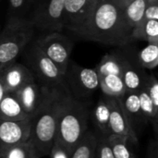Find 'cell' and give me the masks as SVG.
<instances>
[{"mask_svg": "<svg viewBox=\"0 0 158 158\" xmlns=\"http://www.w3.org/2000/svg\"><path fill=\"white\" fill-rule=\"evenodd\" d=\"M131 31L124 6L112 0H94L88 19L74 34L84 40L122 47L132 42Z\"/></svg>", "mask_w": 158, "mask_h": 158, "instance_id": "cell-1", "label": "cell"}, {"mask_svg": "<svg viewBox=\"0 0 158 158\" xmlns=\"http://www.w3.org/2000/svg\"><path fill=\"white\" fill-rule=\"evenodd\" d=\"M42 102L31 117V134L29 143L31 144L37 158L49 156L50 150L56 140L57 120L64 96L68 92L58 89L44 88Z\"/></svg>", "mask_w": 158, "mask_h": 158, "instance_id": "cell-2", "label": "cell"}, {"mask_svg": "<svg viewBox=\"0 0 158 158\" xmlns=\"http://www.w3.org/2000/svg\"><path fill=\"white\" fill-rule=\"evenodd\" d=\"M89 118L90 113L83 102L67 94L58 115L56 142L71 154L88 131Z\"/></svg>", "mask_w": 158, "mask_h": 158, "instance_id": "cell-3", "label": "cell"}, {"mask_svg": "<svg viewBox=\"0 0 158 158\" xmlns=\"http://www.w3.org/2000/svg\"><path fill=\"white\" fill-rule=\"evenodd\" d=\"M34 28L29 19L10 16L0 31V71L16 62V58L31 43Z\"/></svg>", "mask_w": 158, "mask_h": 158, "instance_id": "cell-4", "label": "cell"}, {"mask_svg": "<svg viewBox=\"0 0 158 158\" xmlns=\"http://www.w3.org/2000/svg\"><path fill=\"white\" fill-rule=\"evenodd\" d=\"M25 49L27 67L32 72L35 81H39L40 86L50 90L58 89L69 93L64 73L41 51L34 42L30 43Z\"/></svg>", "mask_w": 158, "mask_h": 158, "instance_id": "cell-5", "label": "cell"}, {"mask_svg": "<svg viewBox=\"0 0 158 158\" xmlns=\"http://www.w3.org/2000/svg\"><path fill=\"white\" fill-rule=\"evenodd\" d=\"M99 78V88L106 96L121 97L126 88L121 75V65L118 51L106 54L95 68Z\"/></svg>", "mask_w": 158, "mask_h": 158, "instance_id": "cell-6", "label": "cell"}, {"mask_svg": "<svg viewBox=\"0 0 158 158\" xmlns=\"http://www.w3.org/2000/svg\"><path fill=\"white\" fill-rule=\"evenodd\" d=\"M64 77L69 94L80 101L89 98L99 88V78L96 69L84 68L71 60Z\"/></svg>", "mask_w": 158, "mask_h": 158, "instance_id": "cell-7", "label": "cell"}, {"mask_svg": "<svg viewBox=\"0 0 158 158\" xmlns=\"http://www.w3.org/2000/svg\"><path fill=\"white\" fill-rule=\"evenodd\" d=\"M41 51L65 73L70 61L73 48L72 41L66 35L57 32H44L33 41Z\"/></svg>", "mask_w": 158, "mask_h": 158, "instance_id": "cell-8", "label": "cell"}, {"mask_svg": "<svg viewBox=\"0 0 158 158\" xmlns=\"http://www.w3.org/2000/svg\"><path fill=\"white\" fill-rule=\"evenodd\" d=\"M64 5L65 0H42L29 20L44 32H60L64 29Z\"/></svg>", "mask_w": 158, "mask_h": 158, "instance_id": "cell-9", "label": "cell"}, {"mask_svg": "<svg viewBox=\"0 0 158 158\" xmlns=\"http://www.w3.org/2000/svg\"><path fill=\"white\" fill-rule=\"evenodd\" d=\"M117 51L126 92H139L145 85L148 75L139 62L138 52L129 45L122 46Z\"/></svg>", "mask_w": 158, "mask_h": 158, "instance_id": "cell-10", "label": "cell"}, {"mask_svg": "<svg viewBox=\"0 0 158 158\" xmlns=\"http://www.w3.org/2000/svg\"><path fill=\"white\" fill-rule=\"evenodd\" d=\"M31 118L21 120L0 119V158L10 148L29 141Z\"/></svg>", "mask_w": 158, "mask_h": 158, "instance_id": "cell-11", "label": "cell"}, {"mask_svg": "<svg viewBox=\"0 0 158 158\" xmlns=\"http://www.w3.org/2000/svg\"><path fill=\"white\" fill-rule=\"evenodd\" d=\"M106 98L109 107L110 134L124 136L132 144H138V136L129 122V119L121 106L119 98L111 96H106Z\"/></svg>", "mask_w": 158, "mask_h": 158, "instance_id": "cell-12", "label": "cell"}, {"mask_svg": "<svg viewBox=\"0 0 158 158\" xmlns=\"http://www.w3.org/2000/svg\"><path fill=\"white\" fill-rule=\"evenodd\" d=\"M94 0H65L64 29L73 33L80 30L88 19Z\"/></svg>", "mask_w": 158, "mask_h": 158, "instance_id": "cell-13", "label": "cell"}, {"mask_svg": "<svg viewBox=\"0 0 158 158\" xmlns=\"http://www.w3.org/2000/svg\"><path fill=\"white\" fill-rule=\"evenodd\" d=\"M6 92H16L25 84L35 81L30 69L20 63L13 62L0 71Z\"/></svg>", "mask_w": 158, "mask_h": 158, "instance_id": "cell-14", "label": "cell"}, {"mask_svg": "<svg viewBox=\"0 0 158 158\" xmlns=\"http://www.w3.org/2000/svg\"><path fill=\"white\" fill-rule=\"evenodd\" d=\"M15 93L25 112L31 117L42 102L44 96L43 87L40 86L36 81H33L25 84Z\"/></svg>", "mask_w": 158, "mask_h": 158, "instance_id": "cell-15", "label": "cell"}, {"mask_svg": "<svg viewBox=\"0 0 158 158\" xmlns=\"http://www.w3.org/2000/svg\"><path fill=\"white\" fill-rule=\"evenodd\" d=\"M118 98L129 122L136 133V128L143 125L146 120L141 111L138 92H126L124 95Z\"/></svg>", "mask_w": 158, "mask_h": 158, "instance_id": "cell-16", "label": "cell"}, {"mask_svg": "<svg viewBox=\"0 0 158 158\" xmlns=\"http://www.w3.org/2000/svg\"><path fill=\"white\" fill-rule=\"evenodd\" d=\"M31 117L21 106L15 92H6L0 102V119L21 120Z\"/></svg>", "mask_w": 158, "mask_h": 158, "instance_id": "cell-17", "label": "cell"}, {"mask_svg": "<svg viewBox=\"0 0 158 158\" xmlns=\"http://www.w3.org/2000/svg\"><path fill=\"white\" fill-rule=\"evenodd\" d=\"M93 122L99 131V135L109 136L110 129H109V107L107 98L105 95L102 97L95 105L93 114L91 116Z\"/></svg>", "mask_w": 158, "mask_h": 158, "instance_id": "cell-18", "label": "cell"}, {"mask_svg": "<svg viewBox=\"0 0 158 158\" xmlns=\"http://www.w3.org/2000/svg\"><path fill=\"white\" fill-rule=\"evenodd\" d=\"M131 40H143L158 44V20L143 19L131 31Z\"/></svg>", "mask_w": 158, "mask_h": 158, "instance_id": "cell-19", "label": "cell"}, {"mask_svg": "<svg viewBox=\"0 0 158 158\" xmlns=\"http://www.w3.org/2000/svg\"><path fill=\"white\" fill-rule=\"evenodd\" d=\"M147 6V0H130L124 6V15L130 27L133 30L143 20Z\"/></svg>", "mask_w": 158, "mask_h": 158, "instance_id": "cell-20", "label": "cell"}, {"mask_svg": "<svg viewBox=\"0 0 158 158\" xmlns=\"http://www.w3.org/2000/svg\"><path fill=\"white\" fill-rule=\"evenodd\" d=\"M97 134L87 131L81 142L74 147L69 158H94Z\"/></svg>", "mask_w": 158, "mask_h": 158, "instance_id": "cell-21", "label": "cell"}, {"mask_svg": "<svg viewBox=\"0 0 158 158\" xmlns=\"http://www.w3.org/2000/svg\"><path fill=\"white\" fill-rule=\"evenodd\" d=\"M107 140L115 158H136L130 146L131 143L126 137L110 134Z\"/></svg>", "mask_w": 158, "mask_h": 158, "instance_id": "cell-22", "label": "cell"}, {"mask_svg": "<svg viewBox=\"0 0 158 158\" xmlns=\"http://www.w3.org/2000/svg\"><path fill=\"white\" fill-rule=\"evenodd\" d=\"M138 95H139L141 111L143 117L145 118L146 120H149L153 123L155 127V131H156L158 122V109L155 107L144 86L138 92Z\"/></svg>", "mask_w": 158, "mask_h": 158, "instance_id": "cell-23", "label": "cell"}, {"mask_svg": "<svg viewBox=\"0 0 158 158\" xmlns=\"http://www.w3.org/2000/svg\"><path fill=\"white\" fill-rule=\"evenodd\" d=\"M138 59L144 69H154L158 65V44H148L140 52Z\"/></svg>", "mask_w": 158, "mask_h": 158, "instance_id": "cell-24", "label": "cell"}, {"mask_svg": "<svg viewBox=\"0 0 158 158\" xmlns=\"http://www.w3.org/2000/svg\"><path fill=\"white\" fill-rule=\"evenodd\" d=\"M1 158H37L31 144L28 142L7 150Z\"/></svg>", "mask_w": 158, "mask_h": 158, "instance_id": "cell-25", "label": "cell"}, {"mask_svg": "<svg viewBox=\"0 0 158 158\" xmlns=\"http://www.w3.org/2000/svg\"><path fill=\"white\" fill-rule=\"evenodd\" d=\"M94 158H115L106 136L97 134Z\"/></svg>", "mask_w": 158, "mask_h": 158, "instance_id": "cell-26", "label": "cell"}, {"mask_svg": "<svg viewBox=\"0 0 158 158\" xmlns=\"http://www.w3.org/2000/svg\"><path fill=\"white\" fill-rule=\"evenodd\" d=\"M148 95L150 96L155 107L158 109V81L154 74L148 75L146 83L144 85Z\"/></svg>", "mask_w": 158, "mask_h": 158, "instance_id": "cell-27", "label": "cell"}, {"mask_svg": "<svg viewBox=\"0 0 158 158\" xmlns=\"http://www.w3.org/2000/svg\"><path fill=\"white\" fill-rule=\"evenodd\" d=\"M9 6L11 8L12 15L14 17H20V13H22L28 6V0H8Z\"/></svg>", "mask_w": 158, "mask_h": 158, "instance_id": "cell-28", "label": "cell"}, {"mask_svg": "<svg viewBox=\"0 0 158 158\" xmlns=\"http://www.w3.org/2000/svg\"><path fill=\"white\" fill-rule=\"evenodd\" d=\"M49 156H51V158H69L70 154L58 143L55 142L50 150Z\"/></svg>", "mask_w": 158, "mask_h": 158, "instance_id": "cell-29", "label": "cell"}, {"mask_svg": "<svg viewBox=\"0 0 158 158\" xmlns=\"http://www.w3.org/2000/svg\"><path fill=\"white\" fill-rule=\"evenodd\" d=\"M143 19H156L158 20V3L147 4Z\"/></svg>", "mask_w": 158, "mask_h": 158, "instance_id": "cell-30", "label": "cell"}, {"mask_svg": "<svg viewBox=\"0 0 158 158\" xmlns=\"http://www.w3.org/2000/svg\"><path fill=\"white\" fill-rule=\"evenodd\" d=\"M146 158H158V143L156 139L150 143Z\"/></svg>", "mask_w": 158, "mask_h": 158, "instance_id": "cell-31", "label": "cell"}, {"mask_svg": "<svg viewBox=\"0 0 158 158\" xmlns=\"http://www.w3.org/2000/svg\"><path fill=\"white\" fill-rule=\"evenodd\" d=\"M6 93V91L5 85H4V83H3V81H2V79H1V76H0V102H1V100L3 99V97L5 96Z\"/></svg>", "mask_w": 158, "mask_h": 158, "instance_id": "cell-32", "label": "cell"}, {"mask_svg": "<svg viewBox=\"0 0 158 158\" xmlns=\"http://www.w3.org/2000/svg\"><path fill=\"white\" fill-rule=\"evenodd\" d=\"M112 1H114L115 3H117L122 6H125V5L129 2V0H112Z\"/></svg>", "mask_w": 158, "mask_h": 158, "instance_id": "cell-33", "label": "cell"}, {"mask_svg": "<svg viewBox=\"0 0 158 158\" xmlns=\"http://www.w3.org/2000/svg\"><path fill=\"white\" fill-rule=\"evenodd\" d=\"M42 0H28V4H29V6H31V4H34V3H39V2H41Z\"/></svg>", "mask_w": 158, "mask_h": 158, "instance_id": "cell-34", "label": "cell"}, {"mask_svg": "<svg viewBox=\"0 0 158 158\" xmlns=\"http://www.w3.org/2000/svg\"><path fill=\"white\" fill-rule=\"evenodd\" d=\"M153 3H158V0H147V4H153Z\"/></svg>", "mask_w": 158, "mask_h": 158, "instance_id": "cell-35", "label": "cell"}, {"mask_svg": "<svg viewBox=\"0 0 158 158\" xmlns=\"http://www.w3.org/2000/svg\"><path fill=\"white\" fill-rule=\"evenodd\" d=\"M129 1H130V0H129Z\"/></svg>", "mask_w": 158, "mask_h": 158, "instance_id": "cell-36", "label": "cell"}]
</instances>
